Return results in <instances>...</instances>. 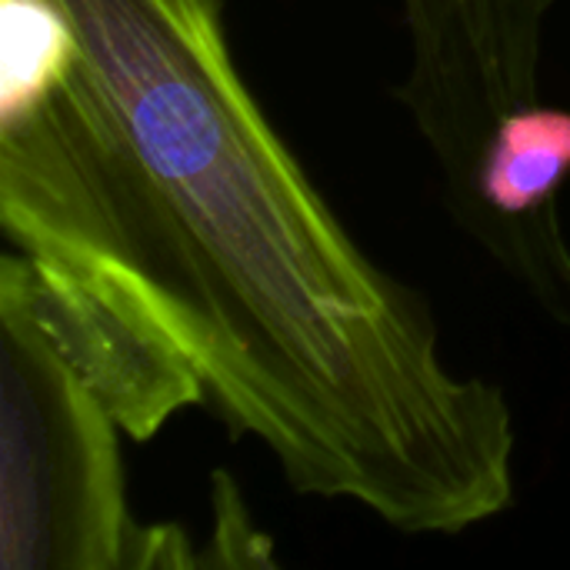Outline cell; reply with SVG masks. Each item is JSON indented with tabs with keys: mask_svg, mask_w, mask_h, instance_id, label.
<instances>
[{
	"mask_svg": "<svg viewBox=\"0 0 570 570\" xmlns=\"http://www.w3.org/2000/svg\"><path fill=\"white\" fill-rule=\"evenodd\" d=\"M214 531L207 554H197V568H274V544L254 528L244 498L230 474H214Z\"/></svg>",
	"mask_w": 570,
	"mask_h": 570,
	"instance_id": "cell-5",
	"label": "cell"
},
{
	"mask_svg": "<svg viewBox=\"0 0 570 570\" xmlns=\"http://www.w3.org/2000/svg\"><path fill=\"white\" fill-rule=\"evenodd\" d=\"M33 301L80 377L107 404L120 434L150 441L177 411L204 404L200 381L150 334L107 304L40 274L30 261Z\"/></svg>",
	"mask_w": 570,
	"mask_h": 570,
	"instance_id": "cell-4",
	"label": "cell"
},
{
	"mask_svg": "<svg viewBox=\"0 0 570 570\" xmlns=\"http://www.w3.org/2000/svg\"><path fill=\"white\" fill-rule=\"evenodd\" d=\"M120 424L43 324L30 257H0V570L197 568L177 524H137Z\"/></svg>",
	"mask_w": 570,
	"mask_h": 570,
	"instance_id": "cell-2",
	"label": "cell"
},
{
	"mask_svg": "<svg viewBox=\"0 0 570 570\" xmlns=\"http://www.w3.org/2000/svg\"><path fill=\"white\" fill-rule=\"evenodd\" d=\"M561 0H404L411 67L401 83L438 157L461 224L474 220V174L498 120L541 100L548 17Z\"/></svg>",
	"mask_w": 570,
	"mask_h": 570,
	"instance_id": "cell-3",
	"label": "cell"
},
{
	"mask_svg": "<svg viewBox=\"0 0 570 570\" xmlns=\"http://www.w3.org/2000/svg\"><path fill=\"white\" fill-rule=\"evenodd\" d=\"M0 224L127 317L294 494L401 534L514 504L508 394L441 351L254 97L224 0H0Z\"/></svg>",
	"mask_w": 570,
	"mask_h": 570,
	"instance_id": "cell-1",
	"label": "cell"
}]
</instances>
